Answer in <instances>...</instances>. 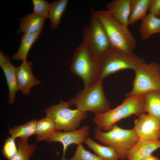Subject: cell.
I'll return each instance as SVG.
<instances>
[{
    "instance_id": "7402d4cb",
    "label": "cell",
    "mask_w": 160,
    "mask_h": 160,
    "mask_svg": "<svg viewBox=\"0 0 160 160\" xmlns=\"http://www.w3.org/2000/svg\"><path fill=\"white\" fill-rule=\"evenodd\" d=\"M68 2V0H57L51 4L48 18L52 29L57 28L60 23L62 16Z\"/></svg>"
},
{
    "instance_id": "ffe728a7",
    "label": "cell",
    "mask_w": 160,
    "mask_h": 160,
    "mask_svg": "<svg viewBox=\"0 0 160 160\" xmlns=\"http://www.w3.org/2000/svg\"><path fill=\"white\" fill-rule=\"evenodd\" d=\"M41 32L31 34L24 33L22 36L20 44L17 52L12 56L15 60L26 61L28 52L33 44L38 39Z\"/></svg>"
},
{
    "instance_id": "8992f818",
    "label": "cell",
    "mask_w": 160,
    "mask_h": 160,
    "mask_svg": "<svg viewBox=\"0 0 160 160\" xmlns=\"http://www.w3.org/2000/svg\"><path fill=\"white\" fill-rule=\"evenodd\" d=\"M83 43L95 57L101 58L113 48L101 22L92 12L89 22L83 29Z\"/></svg>"
},
{
    "instance_id": "d6986e66",
    "label": "cell",
    "mask_w": 160,
    "mask_h": 160,
    "mask_svg": "<svg viewBox=\"0 0 160 160\" xmlns=\"http://www.w3.org/2000/svg\"><path fill=\"white\" fill-rule=\"evenodd\" d=\"M145 112L160 121V90L143 95Z\"/></svg>"
},
{
    "instance_id": "5bb4252c",
    "label": "cell",
    "mask_w": 160,
    "mask_h": 160,
    "mask_svg": "<svg viewBox=\"0 0 160 160\" xmlns=\"http://www.w3.org/2000/svg\"><path fill=\"white\" fill-rule=\"evenodd\" d=\"M131 6V0H114L107 4L106 10L117 20L128 27Z\"/></svg>"
},
{
    "instance_id": "83f0119b",
    "label": "cell",
    "mask_w": 160,
    "mask_h": 160,
    "mask_svg": "<svg viewBox=\"0 0 160 160\" xmlns=\"http://www.w3.org/2000/svg\"><path fill=\"white\" fill-rule=\"evenodd\" d=\"M66 160H104L86 150L82 144L77 146L73 156Z\"/></svg>"
},
{
    "instance_id": "cb8c5ba5",
    "label": "cell",
    "mask_w": 160,
    "mask_h": 160,
    "mask_svg": "<svg viewBox=\"0 0 160 160\" xmlns=\"http://www.w3.org/2000/svg\"><path fill=\"white\" fill-rule=\"evenodd\" d=\"M56 131L55 124L50 118L46 116L41 119L37 121L36 134L37 141L46 140Z\"/></svg>"
},
{
    "instance_id": "7c38bea8",
    "label": "cell",
    "mask_w": 160,
    "mask_h": 160,
    "mask_svg": "<svg viewBox=\"0 0 160 160\" xmlns=\"http://www.w3.org/2000/svg\"><path fill=\"white\" fill-rule=\"evenodd\" d=\"M31 62H23L16 68V75L19 90L24 95H28L32 87L39 84L41 82L33 76Z\"/></svg>"
},
{
    "instance_id": "4fadbf2b",
    "label": "cell",
    "mask_w": 160,
    "mask_h": 160,
    "mask_svg": "<svg viewBox=\"0 0 160 160\" xmlns=\"http://www.w3.org/2000/svg\"><path fill=\"white\" fill-rule=\"evenodd\" d=\"M160 148V140L147 141L138 140L127 154V160H142Z\"/></svg>"
},
{
    "instance_id": "7a4b0ae2",
    "label": "cell",
    "mask_w": 160,
    "mask_h": 160,
    "mask_svg": "<svg viewBox=\"0 0 160 160\" xmlns=\"http://www.w3.org/2000/svg\"><path fill=\"white\" fill-rule=\"evenodd\" d=\"M94 12L102 24L113 48L126 52H133L136 41L128 27L117 20L106 10Z\"/></svg>"
},
{
    "instance_id": "4dcf8cb0",
    "label": "cell",
    "mask_w": 160,
    "mask_h": 160,
    "mask_svg": "<svg viewBox=\"0 0 160 160\" xmlns=\"http://www.w3.org/2000/svg\"><path fill=\"white\" fill-rule=\"evenodd\" d=\"M142 160H159L157 157L151 155Z\"/></svg>"
},
{
    "instance_id": "44dd1931",
    "label": "cell",
    "mask_w": 160,
    "mask_h": 160,
    "mask_svg": "<svg viewBox=\"0 0 160 160\" xmlns=\"http://www.w3.org/2000/svg\"><path fill=\"white\" fill-rule=\"evenodd\" d=\"M37 121L36 119H34L23 124L15 126L9 129V133L11 137L15 139L18 138L27 141L29 137L36 134Z\"/></svg>"
},
{
    "instance_id": "9c48e42d",
    "label": "cell",
    "mask_w": 160,
    "mask_h": 160,
    "mask_svg": "<svg viewBox=\"0 0 160 160\" xmlns=\"http://www.w3.org/2000/svg\"><path fill=\"white\" fill-rule=\"evenodd\" d=\"M135 76L131 90L126 97L142 95L153 91L160 90V65L153 62L140 65L135 71Z\"/></svg>"
},
{
    "instance_id": "ac0fdd59",
    "label": "cell",
    "mask_w": 160,
    "mask_h": 160,
    "mask_svg": "<svg viewBox=\"0 0 160 160\" xmlns=\"http://www.w3.org/2000/svg\"><path fill=\"white\" fill-rule=\"evenodd\" d=\"M84 143L95 153L104 160H119V158L115 149L110 146L101 145L88 136Z\"/></svg>"
},
{
    "instance_id": "d4e9b609",
    "label": "cell",
    "mask_w": 160,
    "mask_h": 160,
    "mask_svg": "<svg viewBox=\"0 0 160 160\" xmlns=\"http://www.w3.org/2000/svg\"><path fill=\"white\" fill-rule=\"evenodd\" d=\"M17 153L12 160H29L37 149L35 144H29L27 141L18 138L17 140Z\"/></svg>"
},
{
    "instance_id": "f1b7e54d",
    "label": "cell",
    "mask_w": 160,
    "mask_h": 160,
    "mask_svg": "<svg viewBox=\"0 0 160 160\" xmlns=\"http://www.w3.org/2000/svg\"><path fill=\"white\" fill-rule=\"evenodd\" d=\"M148 11L150 14L159 17L160 16V0H150Z\"/></svg>"
},
{
    "instance_id": "52a82bcc",
    "label": "cell",
    "mask_w": 160,
    "mask_h": 160,
    "mask_svg": "<svg viewBox=\"0 0 160 160\" xmlns=\"http://www.w3.org/2000/svg\"><path fill=\"white\" fill-rule=\"evenodd\" d=\"M68 101L61 99L58 104L52 105L45 110L47 116L54 123L57 131H69L77 129L81 121L87 118V113L77 109H72Z\"/></svg>"
},
{
    "instance_id": "9a60e30c",
    "label": "cell",
    "mask_w": 160,
    "mask_h": 160,
    "mask_svg": "<svg viewBox=\"0 0 160 160\" xmlns=\"http://www.w3.org/2000/svg\"><path fill=\"white\" fill-rule=\"evenodd\" d=\"M45 19L33 13L28 14L20 18V28L17 31V34H31L42 31Z\"/></svg>"
},
{
    "instance_id": "f546056e",
    "label": "cell",
    "mask_w": 160,
    "mask_h": 160,
    "mask_svg": "<svg viewBox=\"0 0 160 160\" xmlns=\"http://www.w3.org/2000/svg\"><path fill=\"white\" fill-rule=\"evenodd\" d=\"M10 58L5 55L1 51L0 52V66L8 63L10 62Z\"/></svg>"
},
{
    "instance_id": "ba28073f",
    "label": "cell",
    "mask_w": 160,
    "mask_h": 160,
    "mask_svg": "<svg viewBox=\"0 0 160 160\" xmlns=\"http://www.w3.org/2000/svg\"><path fill=\"white\" fill-rule=\"evenodd\" d=\"M101 70L99 81L107 76L127 69L135 71L145 60L133 52L128 53L113 48L100 58Z\"/></svg>"
},
{
    "instance_id": "4316f807",
    "label": "cell",
    "mask_w": 160,
    "mask_h": 160,
    "mask_svg": "<svg viewBox=\"0 0 160 160\" xmlns=\"http://www.w3.org/2000/svg\"><path fill=\"white\" fill-rule=\"evenodd\" d=\"M15 140L11 137H8L4 143L2 153L4 157L8 160H12L17 153V148Z\"/></svg>"
},
{
    "instance_id": "603a6c76",
    "label": "cell",
    "mask_w": 160,
    "mask_h": 160,
    "mask_svg": "<svg viewBox=\"0 0 160 160\" xmlns=\"http://www.w3.org/2000/svg\"><path fill=\"white\" fill-rule=\"evenodd\" d=\"M150 0H131V12L128 25L142 20L147 15Z\"/></svg>"
},
{
    "instance_id": "484cf974",
    "label": "cell",
    "mask_w": 160,
    "mask_h": 160,
    "mask_svg": "<svg viewBox=\"0 0 160 160\" xmlns=\"http://www.w3.org/2000/svg\"><path fill=\"white\" fill-rule=\"evenodd\" d=\"M33 13L45 19L48 18L51 4L45 0H32Z\"/></svg>"
},
{
    "instance_id": "1f68e13d",
    "label": "cell",
    "mask_w": 160,
    "mask_h": 160,
    "mask_svg": "<svg viewBox=\"0 0 160 160\" xmlns=\"http://www.w3.org/2000/svg\"><path fill=\"white\" fill-rule=\"evenodd\" d=\"M159 17L160 18V17Z\"/></svg>"
},
{
    "instance_id": "6da1fadb",
    "label": "cell",
    "mask_w": 160,
    "mask_h": 160,
    "mask_svg": "<svg viewBox=\"0 0 160 160\" xmlns=\"http://www.w3.org/2000/svg\"><path fill=\"white\" fill-rule=\"evenodd\" d=\"M145 112L143 95L126 97L116 108L95 114L93 121L100 129L108 131L122 119L133 115L138 116Z\"/></svg>"
},
{
    "instance_id": "8fae6325",
    "label": "cell",
    "mask_w": 160,
    "mask_h": 160,
    "mask_svg": "<svg viewBox=\"0 0 160 160\" xmlns=\"http://www.w3.org/2000/svg\"><path fill=\"white\" fill-rule=\"evenodd\" d=\"M90 127L85 125L73 130L60 132L56 131L52 133L46 140L49 143H61L63 146V155L61 160H66L65 153L68 147L73 144L77 145H82L89 134Z\"/></svg>"
},
{
    "instance_id": "2e32d148",
    "label": "cell",
    "mask_w": 160,
    "mask_h": 160,
    "mask_svg": "<svg viewBox=\"0 0 160 160\" xmlns=\"http://www.w3.org/2000/svg\"><path fill=\"white\" fill-rule=\"evenodd\" d=\"M139 33L141 39L145 40L152 35L160 33V18L148 13L142 20Z\"/></svg>"
},
{
    "instance_id": "5b68a950",
    "label": "cell",
    "mask_w": 160,
    "mask_h": 160,
    "mask_svg": "<svg viewBox=\"0 0 160 160\" xmlns=\"http://www.w3.org/2000/svg\"><path fill=\"white\" fill-rule=\"evenodd\" d=\"M94 132L97 140L115 149L121 160L127 159L129 151L138 140L133 128L123 129L116 124L108 131H103L96 127Z\"/></svg>"
},
{
    "instance_id": "277c9868",
    "label": "cell",
    "mask_w": 160,
    "mask_h": 160,
    "mask_svg": "<svg viewBox=\"0 0 160 160\" xmlns=\"http://www.w3.org/2000/svg\"><path fill=\"white\" fill-rule=\"evenodd\" d=\"M83 112L90 111L95 114L105 112L111 109L103 89V81L98 80L92 86L84 87L68 101Z\"/></svg>"
},
{
    "instance_id": "e0dca14e",
    "label": "cell",
    "mask_w": 160,
    "mask_h": 160,
    "mask_svg": "<svg viewBox=\"0 0 160 160\" xmlns=\"http://www.w3.org/2000/svg\"><path fill=\"white\" fill-rule=\"evenodd\" d=\"M5 74L9 90V103H13L16 93L19 90L16 75V67L10 62L1 66Z\"/></svg>"
},
{
    "instance_id": "3957f363",
    "label": "cell",
    "mask_w": 160,
    "mask_h": 160,
    "mask_svg": "<svg viewBox=\"0 0 160 160\" xmlns=\"http://www.w3.org/2000/svg\"><path fill=\"white\" fill-rule=\"evenodd\" d=\"M70 69L82 79L84 87H89L99 80L101 70L100 59L94 56L82 42L75 49Z\"/></svg>"
},
{
    "instance_id": "30bf717a",
    "label": "cell",
    "mask_w": 160,
    "mask_h": 160,
    "mask_svg": "<svg viewBox=\"0 0 160 160\" xmlns=\"http://www.w3.org/2000/svg\"><path fill=\"white\" fill-rule=\"evenodd\" d=\"M133 128L138 140L153 141L160 138V121L147 114L138 116Z\"/></svg>"
}]
</instances>
